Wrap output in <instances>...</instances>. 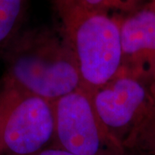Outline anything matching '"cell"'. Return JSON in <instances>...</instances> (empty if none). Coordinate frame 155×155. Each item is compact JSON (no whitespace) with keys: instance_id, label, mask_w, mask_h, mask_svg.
Returning a JSON list of instances; mask_svg holds the SVG:
<instances>
[{"instance_id":"9c48e42d","label":"cell","mask_w":155,"mask_h":155,"mask_svg":"<svg viewBox=\"0 0 155 155\" xmlns=\"http://www.w3.org/2000/svg\"><path fill=\"white\" fill-rule=\"evenodd\" d=\"M11 91L9 87L5 84H0V155L2 153V143H1V134L2 127L5 121L6 112L11 102Z\"/></svg>"},{"instance_id":"7c38bea8","label":"cell","mask_w":155,"mask_h":155,"mask_svg":"<svg viewBox=\"0 0 155 155\" xmlns=\"http://www.w3.org/2000/svg\"><path fill=\"white\" fill-rule=\"evenodd\" d=\"M153 1H155V0H153Z\"/></svg>"},{"instance_id":"277c9868","label":"cell","mask_w":155,"mask_h":155,"mask_svg":"<svg viewBox=\"0 0 155 155\" xmlns=\"http://www.w3.org/2000/svg\"><path fill=\"white\" fill-rule=\"evenodd\" d=\"M57 147L75 155H126L95 110L91 92L77 90L54 102Z\"/></svg>"},{"instance_id":"8992f818","label":"cell","mask_w":155,"mask_h":155,"mask_svg":"<svg viewBox=\"0 0 155 155\" xmlns=\"http://www.w3.org/2000/svg\"><path fill=\"white\" fill-rule=\"evenodd\" d=\"M115 17L119 22L122 45L120 72L151 84L155 77V1Z\"/></svg>"},{"instance_id":"8fae6325","label":"cell","mask_w":155,"mask_h":155,"mask_svg":"<svg viewBox=\"0 0 155 155\" xmlns=\"http://www.w3.org/2000/svg\"><path fill=\"white\" fill-rule=\"evenodd\" d=\"M151 89H152V91H153V94H154L155 96V77L154 78H153L152 84H151Z\"/></svg>"},{"instance_id":"52a82bcc","label":"cell","mask_w":155,"mask_h":155,"mask_svg":"<svg viewBox=\"0 0 155 155\" xmlns=\"http://www.w3.org/2000/svg\"><path fill=\"white\" fill-rule=\"evenodd\" d=\"M29 0H0V56L21 33Z\"/></svg>"},{"instance_id":"5b68a950","label":"cell","mask_w":155,"mask_h":155,"mask_svg":"<svg viewBox=\"0 0 155 155\" xmlns=\"http://www.w3.org/2000/svg\"><path fill=\"white\" fill-rule=\"evenodd\" d=\"M54 139V102L15 86L2 127L1 155H34L50 147Z\"/></svg>"},{"instance_id":"6da1fadb","label":"cell","mask_w":155,"mask_h":155,"mask_svg":"<svg viewBox=\"0 0 155 155\" xmlns=\"http://www.w3.org/2000/svg\"><path fill=\"white\" fill-rule=\"evenodd\" d=\"M3 79L51 102L84 88L75 55L60 31H22L3 54Z\"/></svg>"},{"instance_id":"30bf717a","label":"cell","mask_w":155,"mask_h":155,"mask_svg":"<svg viewBox=\"0 0 155 155\" xmlns=\"http://www.w3.org/2000/svg\"><path fill=\"white\" fill-rule=\"evenodd\" d=\"M34 155H75L72 154V153L67 152L66 150L62 149L61 147H50L48 148L40 151L39 153Z\"/></svg>"},{"instance_id":"3957f363","label":"cell","mask_w":155,"mask_h":155,"mask_svg":"<svg viewBox=\"0 0 155 155\" xmlns=\"http://www.w3.org/2000/svg\"><path fill=\"white\" fill-rule=\"evenodd\" d=\"M96 112L126 155H155V96L151 84L119 72L91 92Z\"/></svg>"},{"instance_id":"7a4b0ae2","label":"cell","mask_w":155,"mask_h":155,"mask_svg":"<svg viewBox=\"0 0 155 155\" xmlns=\"http://www.w3.org/2000/svg\"><path fill=\"white\" fill-rule=\"evenodd\" d=\"M59 31L72 50L83 87L90 92L109 83L122 68L119 22L78 0H51Z\"/></svg>"},{"instance_id":"ba28073f","label":"cell","mask_w":155,"mask_h":155,"mask_svg":"<svg viewBox=\"0 0 155 155\" xmlns=\"http://www.w3.org/2000/svg\"><path fill=\"white\" fill-rule=\"evenodd\" d=\"M91 10L109 14L122 16L132 12L150 0H78Z\"/></svg>"}]
</instances>
